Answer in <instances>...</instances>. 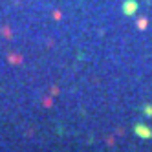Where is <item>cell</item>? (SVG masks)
Masks as SVG:
<instances>
[{
	"label": "cell",
	"instance_id": "obj_3",
	"mask_svg": "<svg viewBox=\"0 0 152 152\" xmlns=\"http://www.w3.org/2000/svg\"><path fill=\"white\" fill-rule=\"evenodd\" d=\"M145 114H148V115H152V108H150V106H148V104H147V106H145Z\"/></svg>",
	"mask_w": 152,
	"mask_h": 152
},
{
	"label": "cell",
	"instance_id": "obj_2",
	"mask_svg": "<svg viewBox=\"0 0 152 152\" xmlns=\"http://www.w3.org/2000/svg\"><path fill=\"white\" fill-rule=\"evenodd\" d=\"M136 7H137V4L134 2V0H128V2H126V6H125V13H134L136 11Z\"/></svg>",
	"mask_w": 152,
	"mask_h": 152
},
{
	"label": "cell",
	"instance_id": "obj_1",
	"mask_svg": "<svg viewBox=\"0 0 152 152\" xmlns=\"http://www.w3.org/2000/svg\"><path fill=\"white\" fill-rule=\"evenodd\" d=\"M134 132H136V136H139V137H152V130H150L147 125H141V123H137V125L134 126Z\"/></svg>",
	"mask_w": 152,
	"mask_h": 152
}]
</instances>
